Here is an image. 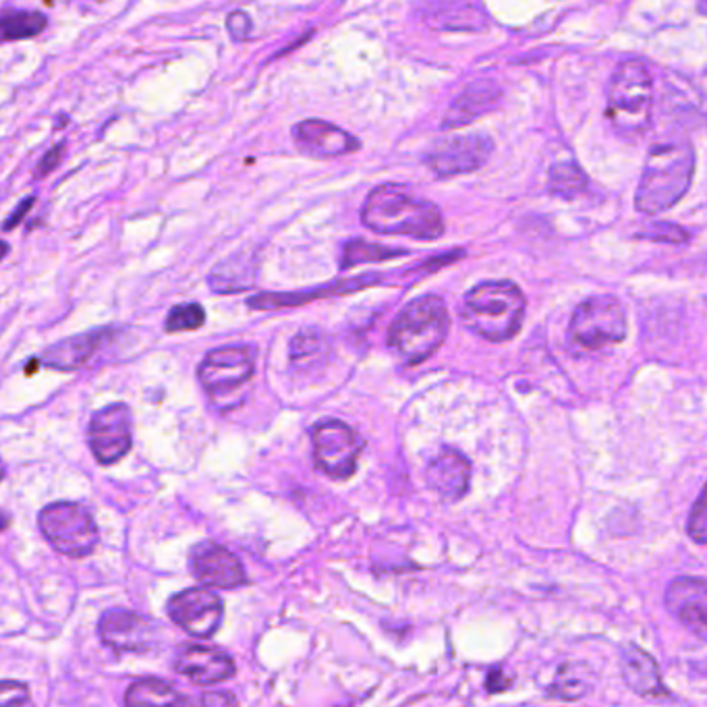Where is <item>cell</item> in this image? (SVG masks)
Segmentation results:
<instances>
[{
    "mask_svg": "<svg viewBox=\"0 0 707 707\" xmlns=\"http://www.w3.org/2000/svg\"><path fill=\"white\" fill-rule=\"evenodd\" d=\"M175 670L192 683L208 687L235 676V660L212 646H189L178 651Z\"/></svg>",
    "mask_w": 707,
    "mask_h": 707,
    "instance_id": "obj_16",
    "label": "cell"
},
{
    "mask_svg": "<svg viewBox=\"0 0 707 707\" xmlns=\"http://www.w3.org/2000/svg\"><path fill=\"white\" fill-rule=\"evenodd\" d=\"M407 256L405 250H394V247H386V245H378V243H370V241H361V239H354L345 245L343 252V268H355L359 264H370V262H386V259H394V257Z\"/></svg>",
    "mask_w": 707,
    "mask_h": 707,
    "instance_id": "obj_27",
    "label": "cell"
},
{
    "mask_svg": "<svg viewBox=\"0 0 707 707\" xmlns=\"http://www.w3.org/2000/svg\"><path fill=\"white\" fill-rule=\"evenodd\" d=\"M525 295L509 280H490L473 287L463 299V324L490 343H505L521 331Z\"/></svg>",
    "mask_w": 707,
    "mask_h": 707,
    "instance_id": "obj_4",
    "label": "cell"
},
{
    "mask_svg": "<svg viewBox=\"0 0 707 707\" xmlns=\"http://www.w3.org/2000/svg\"><path fill=\"white\" fill-rule=\"evenodd\" d=\"M201 704L204 706H233V704H236V697L235 695H231V693H224V691H220V693H206L201 697Z\"/></svg>",
    "mask_w": 707,
    "mask_h": 707,
    "instance_id": "obj_34",
    "label": "cell"
},
{
    "mask_svg": "<svg viewBox=\"0 0 707 707\" xmlns=\"http://www.w3.org/2000/svg\"><path fill=\"white\" fill-rule=\"evenodd\" d=\"M46 25H48L46 15H42L38 11H7L0 20L4 42L34 38L46 30Z\"/></svg>",
    "mask_w": 707,
    "mask_h": 707,
    "instance_id": "obj_26",
    "label": "cell"
},
{
    "mask_svg": "<svg viewBox=\"0 0 707 707\" xmlns=\"http://www.w3.org/2000/svg\"><path fill=\"white\" fill-rule=\"evenodd\" d=\"M192 570L201 586L212 590H236L247 583L241 560L215 542H201L192 550Z\"/></svg>",
    "mask_w": 707,
    "mask_h": 707,
    "instance_id": "obj_14",
    "label": "cell"
},
{
    "mask_svg": "<svg viewBox=\"0 0 707 707\" xmlns=\"http://www.w3.org/2000/svg\"><path fill=\"white\" fill-rule=\"evenodd\" d=\"M548 189L552 196L572 199L588 189V177L572 160L556 162L548 171Z\"/></svg>",
    "mask_w": 707,
    "mask_h": 707,
    "instance_id": "obj_25",
    "label": "cell"
},
{
    "mask_svg": "<svg viewBox=\"0 0 707 707\" xmlns=\"http://www.w3.org/2000/svg\"><path fill=\"white\" fill-rule=\"evenodd\" d=\"M472 482V463L465 454L454 449H444L428 465V484L444 502L461 500Z\"/></svg>",
    "mask_w": 707,
    "mask_h": 707,
    "instance_id": "obj_18",
    "label": "cell"
},
{
    "mask_svg": "<svg viewBox=\"0 0 707 707\" xmlns=\"http://www.w3.org/2000/svg\"><path fill=\"white\" fill-rule=\"evenodd\" d=\"M100 2H104V0H100Z\"/></svg>",
    "mask_w": 707,
    "mask_h": 707,
    "instance_id": "obj_36",
    "label": "cell"
},
{
    "mask_svg": "<svg viewBox=\"0 0 707 707\" xmlns=\"http://www.w3.org/2000/svg\"><path fill=\"white\" fill-rule=\"evenodd\" d=\"M293 141L301 154L312 158L345 157L361 148V141L349 131L322 118H308L297 123L293 127Z\"/></svg>",
    "mask_w": 707,
    "mask_h": 707,
    "instance_id": "obj_15",
    "label": "cell"
},
{
    "mask_svg": "<svg viewBox=\"0 0 707 707\" xmlns=\"http://www.w3.org/2000/svg\"><path fill=\"white\" fill-rule=\"evenodd\" d=\"M500 98H502V88L496 81L490 79L475 81L454 98L442 120V129H459L470 125L473 120L491 113L500 104Z\"/></svg>",
    "mask_w": 707,
    "mask_h": 707,
    "instance_id": "obj_19",
    "label": "cell"
},
{
    "mask_svg": "<svg viewBox=\"0 0 707 707\" xmlns=\"http://www.w3.org/2000/svg\"><path fill=\"white\" fill-rule=\"evenodd\" d=\"M569 336L586 351H600L623 343L627 338V312L623 303L614 297H591L572 314Z\"/></svg>",
    "mask_w": 707,
    "mask_h": 707,
    "instance_id": "obj_7",
    "label": "cell"
},
{
    "mask_svg": "<svg viewBox=\"0 0 707 707\" xmlns=\"http://www.w3.org/2000/svg\"><path fill=\"white\" fill-rule=\"evenodd\" d=\"M34 197H27V199H23V204H21L20 208L11 215V218L4 222V231H11L15 224H20L21 220H23V217L30 212V208L34 206Z\"/></svg>",
    "mask_w": 707,
    "mask_h": 707,
    "instance_id": "obj_35",
    "label": "cell"
},
{
    "mask_svg": "<svg viewBox=\"0 0 707 707\" xmlns=\"http://www.w3.org/2000/svg\"><path fill=\"white\" fill-rule=\"evenodd\" d=\"M187 699L181 697L173 685L160 679L136 681L125 693L127 706H178Z\"/></svg>",
    "mask_w": 707,
    "mask_h": 707,
    "instance_id": "obj_24",
    "label": "cell"
},
{
    "mask_svg": "<svg viewBox=\"0 0 707 707\" xmlns=\"http://www.w3.org/2000/svg\"><path fill=\"white\" fill-rule=\"evenodd\" d=\"M451 317L438 295H424L407 303L389 328V349L405 363L430 359L447 340Z\"/></svg>",
    "mask_w": 707,
    "mask_h": 707,
    "instance_id": "obj_3",
    "label": "cell"
},
{
    "mask_svg": "<svg viewBox=\"0 0 707 707\" xmlns=\"http://www.w3.org/2000/svg\"><path fill=\"white\" fill-rule=\"evenodd\" d=\"M98 635L106 648L118 653H148L158 644L157 623L134 610H106L100 616Z\"/></svg>",
    "mask_w": 707,
    "mask_h": 707,
    "instance_id": "obj_13",
    "label": "cell"
},
{
    "mask_svg": "<svg viewBox=\"0 0 707 707\" xmlns=\"http://www.w3.org/2000/svg\"><path fill=\"white\" fill-rule=\"evenodd\" d=\"M100 338H102V333L71 336L67 340H60L59 345L46 349L42 361L55 370H62V372L78 370L98 349Z\"/></svg>",
    "mask_w": 707,
    "mask_h": 707,
    "instance_id": "obj_22",
    "label": "cell"
},
{
    "mask_svg": "<svg viewBox=\"0 0 707 707\" xmlns=\"http://www.w3.org/2000/svg\"><path fill=\"white\" fill-rule=\"evenodd\" d=\"M88 444L100 465H115L134 447V413L115 403L94 413L88 428Z\"/></svg>",
    "mask_w": 707,
    "mask_h": 707,
    "instance_id": "obj_10",
    "label": "cell"
},
{
    "mask_svg": "<svg viewBox=\"0 0 707 707\" xmlns=\"http://www.w3.org/2000/svg\"><path fill=\"white\" fill-rule=\"evenodd\" d=\"M494 141L484 134L438 139L426 152L424 162L433 175L449 178L479 171L491 157Z\"/></svg>",
    "mask_w": 707,
    "mask_h": 707,
    "instance_id": "obj_9",
    "label": "cell"
},
{
    "mask_svg": "<svg viewBox=\"0 0 707 707\" xmlns=\"http://www.w3.org/2000/svg\"><path fill=\"white\" fill-rule=\"evenodd\" d=\"M639 236L656 243H672V245H683L688 241L687 231L670 222H651L644 231H639Z\"/></svg>",
    "mask_w": 707,
    "mask_h": 707,
    "instance_id": "obj_29",
    "label": "cell"
},
{
    "mask_svg": "<svg viewBox=\"0 0 707 707\" xmlns=\"http://www.w3.org/2000/svg\"><path fill=\"white\" fill-rule=\"evenodd\" d=\"M0 704L2 706H21L30 704V691L18 681H2L0 685Z\"/></svg>",
    "mask_w": 707,
    "mask_h": 707,
    "instance_id": "obj_31",
    "label": "cell"
},
{
    "mask_svg": "<svg viewBox=\"0 0 707 707\" xmlns=\"http://www.w3.org/2000/svg\"><path fill=\"white\" fill-rule=\"evenodd\" d=\"M667 606L695 637L707 641V581L695 577L672 581Z\"/></svg>",
    "mask_w": 707,
    "mask_h": 707,
    "instance_id": "obj_17",
    "label": "cell"
},
{
    "mask_svg": "<svg viewBox=\"0 0 707 707\" xmlns=\"http://www.w3.org/2000/svg\"><path fill=\"white\" fill-rule=\"evenodd\" d=\"M206 322V312L199 303H183L175 305L166 317V333H185V331H197Z\"/></svg>",
    "mask_w": 707,
    "mask_h": 707,
    "instance_id": "obj_28",
    "label": "cell"
},
{
    "mask_svg": "<svg viewBox=\"0 0 707 707\" xmlns=\"http://www.w3.org/2000/svg\"><path fill=\"white\" fill-rule=\"evenodd\" d=\"M621 669H623V676H625L627 685L635 693H639L644 697L664 695V685H662L658 664L644 649L635 648V646H627L623 649Z\"/></svg>",
    "mask_w": 707,
    "mask_h": 707,
    "instance_id": "obj_20",
    "label": "cell"
},
{
    "mask_svg": "<svg viewBox=\"0 0 707 707\" xmlns=\"http://www.w3.org/2000/svg\"><path fill=\"white\" fill-rule=\"evenodd\" d=\"M695 173V152L685 138H667L649 148L644 175L635 194V208L641 215H662L676 206Z\"/></svg>",
    "mask_w": 707,
    "mask_h": 707,
    "instance_id": "obj_2",
    "label": "cell"
},
{
    "mask_svg": "<svg viewBox=\"0 0 707 707\" xmlns=\"http://www.w3.org/2000/svg\"><path fill=\"white\" fill-rule=\"evenodd\" d=\"M428 23L436 30L451 32H479L488 27V15L470 2H449L438 4L428 15Z\"/></svg>",
    "mask_w": 707,
    "mask_h": 707,
    "instance_id": "obj_23",
    "label": "cell"
},
{
    "mask_svg": "<svg viewBox=\"0 0 707 707\" xmlns=\"http://www.w3.org/2000/svg\"><path fill=\"white\" fill-rule=\"evenodd\" d=\"M171 621L197 639H210L222 625L224 602L212 588H189L166 604Z\"/></svg>",
    "mask_w": 707,
    "mask_h": 707,
    "instance_id": "obj_11",
    "label": "cell"
},
{
    "mask_svg": "<svg viewBox=\"0 0 707 707\" xmlns=\"http://www.w3.org/2000/svg\"><path fill=\"white\" fill-rule=\"evenodd\" d=\"M39 531L55 550L69 558H85L96 550L100 531L92 512L78 502H55L42 509Z\"/></svg>",
    "mask_w": 707,
    "mask_h": 707,
    "instance_id": "obj_6",
    "label": "cell"
},
{
    "mask_svg": "<svg viewBox=\"0 0 707 707\" xmlns=\"http://www.w3.org/2000/svg\"><path fill=\"white\" fill-rule=\"evenodd\" d=\"M210 289L220 295L241 293L256 282V259L247 252L227 257L208 276Z\"/></svg>",
    "mask_w": 707,
    "mask_h": 707,
    "instance_id": "obj_21",
    "label": "cell"
},
{
    "mask_svg": "<svg viewBox=\"0 0 707 707\" xmlns=\"http://www.w3.org/2000/svg\"><path fill=\"white\" fill-rule=\"evenodd\" d=\"M315 467L333 479H349L359 465L363 440L340 419L320 421L312 432Z\"/></svg>",
    "mask_w": 707,
    "mask_h": 707,
    "instance_id": "obj_8",
    "label": "cell"
},
{
    "mask_svg": "<svg viewBox=\"0 0 707 707\" xmlns=\"http://www.w3.org/2000/svg\"><path fill=\"white\" fill-rule=\"evenodd\" d=\"M653 79L644 60L621 62L609 85V118L623 136L644 134L651 123Z\"/></svg>",
    "mask_w": 707,
    "mask_h": 707,
    "instance_id": "obj_5",
    "label": "cell"
},
{
    "mask_svg": "<svg viewBox=\"0 0 707 707\" xmlns=\"http://www.w3.org/2000/svg\"><path fill=\"white\" fill-rule=\"evenodd\" d=\"M227 30H229L231 38L235 39V42H243V39L250 38V34H252V18L245 11H235L227 20Z\"/></svg>",
    "mask_w": 707,
    "mask_h": 707,
    "instance_id": "obj_32",
    "label": "cell"
},
{
    "mask_svg": "<svg viewBox=\"0 0 707 707\" xmlns=\"http://www.w3.org/2000/svg\"><path fill=\"white\" fill-rule=\"evenodd\" d=\"M254 351L245 345L220 347L204 357L197 368L201 386L212 394H227L247 384L254 375Z\"/></svg>",
    "mask_w": 707,
    "mask_h": 707,
    "instance_id": "obj_12",
    "label": "cell"
},
{
    "mask_svg": "<svg viewBox=\"0 0 707 707\" xmlns=\"http://www.w3.org/2000/svg\"><path fill=\"white\" fill-rule=\"evenodd\" d=\"M687 531L697 544H707V484L688 514Z\"/></svg>",
    "mask_w": 707,
    "mask_h": 707,
    "instance_id": "obj_30",
    "label": "cell"
},
{
    "mask_svg": "<svg viewBox=\"0 0 707 707\" xmlns=\"http://www.w3.org/2000/svg\"><path fill=\"white\" fill-rule=\"evenodd\" d=\"M65 143H57L55 148H50L42 160H39L38 171H36V178L46 177L48 173H53L57 166L60 164V160L65 157Z\"/></svg>",
    "mask_w": 707,
    "mask_h": 707,
    "instance_id": "obj_33",
    "label": "cell"
},
{
    "mask_svg": "<svg viewBox=\"0 0 707 707\" xmlns=\"http://www.w3.org/2000/svg\"><path fill=\"white\" fill-rule=\"evenodd\" d=\"M363 224L380 235H401L433 241L444 235V217L440 208L409 189L386 183L370 192L361 208Z\"/></svg>",
    "mask_w": 707,
    "mask_h": 707,
    "instance_id": "obj_1",
    "label": "cell"
}]
</instances>
